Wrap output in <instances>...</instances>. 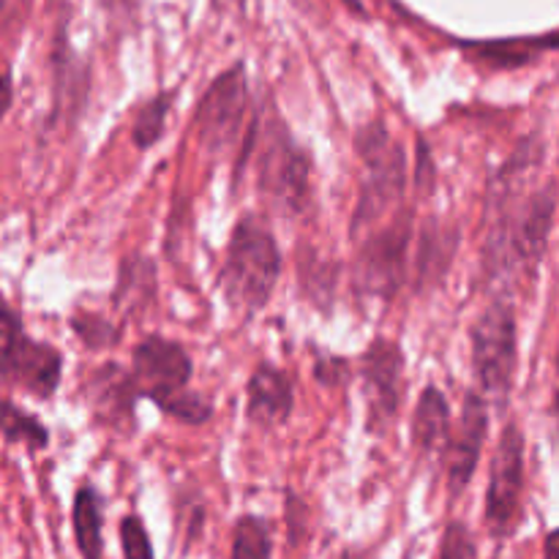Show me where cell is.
Wrapping results in <instances>:
<instances>
[{
	"mask_svg": "<svg viewBox=\"0 0 559 559\" xmlns=\"http://www.w3.org/2000/svg\"><path fill=\"white\" fill-rule=\"evenodd\" d=\"M129 374L136 399H147L169 418L189 426L211 420L213 402L189 388L194 366L183 344L164 336H145L131 353Z\"/></svg>",
	"mask_w": 559,
	"mask_h": 559,
	"instance_id": "obj_1",
	"label": "cell"
},
{
	"mask_svg": "<svg viewBox=\"0 0 559 559\" xmlns=\"http://www.w3.org/2000/svg\"><path fill=\"white\" fill-rule=\"evenodd\" d=\"M282 276V254L267 224L257 216H243L229 235L224 251L218 287L229 309L243 317L260 314Z\"/></svg>",
	"mask_w": 559,
	"mask_h": 559,
	"instance_id": "obj_2",
	"label": "cell"
},
{
	"mask_svg": "<svg viewBox=\"0 0 559 559\" xmlns=\"http://www.w3.org/2000/svg\"><path fill=\"white\" fill-rule=\"evenodd\" d=\"M254 142H260L257 156V189L284 216H298L311 200V162L309 151L295 142L287 123L278 115L254 123Z\"/></svg>",
	"mask_w": 559,
	"mask_h": 559,
	"instance_id": "obj_3",
	"label": "cell"
},
{
	"mask_svg": "<svg viewBox=\"0 0 559 559\" xmlns=\"http://www.w3.org/2000/svg\"><path fill=\"white\" fill-rule=\"evenodd\" d=\"M355 151L366 167L358 207H355L353 216V235H358L360 227H371L388 207H393L404 197L407 156H404V147L391 136L388 126L380 120L360 126V131L355 134Z\"/></svg>",
	"mask_w": 559,
	"mask_h": 559,
	"instance_id": "obj_4",
	"label": "cell"
},
{
	"mask_svg": "<svg viewBox=\"0 0 559 559\" xmlns=\"http://www.w3.org/2000/svg\"><path fill=\"white\" fill-rule=\"evenodd\" d=\"M473 371L484 399H506L513 388L519 364V333L513 306L495 300L469 328Z\"/></svg>",
	"mask_w": 559,
	"mask_h": 559,
	"instance_id": "obj_5",
	"label": "cell"
},
{
	"mask_svg": "<svg viewBox=\"0 0 559 559\" xmlns=\"http://www.w3.org/2000/svg\"><path fill=\"white\" fill-rule=\"evenodd\" d=\"M555 180L535 191L522 207H516L513 216L500 222V227L489 238V267L502 265H540L549 246L551 227H555Z\"/></svg>",
	"mask_w": 559,
	"mask_h": 559,
	"instance_id": "obj_6",
	"label": "cell"
},
{
	"mask_svg": "<svg viewBox=\"0 0 559 559\" xmlns=\"http://www.w3.org/2000/svg\"><path fill=\"white\" fill-rule=\"evenodd\" d=\"M524 497V431L519 424H508L497 442L495 462L486 489V527L495 538H508L522 522Z\"/></svg>",
	"mask_w": 559,
	"mask_h": 559,
	"instance_id": "obj_7",
	"label": "cell"
},
{
	"mask_svg": "<svg viewBox=\"0 0 559 559\" xmlns=\"http://www.w3.org/2000/svg\"><path fill=\"white\" fill-rule=\"evenodd\" d=\"M246 107H249V85H246L243 66L227 69L211 82L194 118L197 136L207 153L222 156L233 151L243 131Z\"/></svg>",
	"mask_w": 559,
	"mask_h": 559,
	"instance_id": "obj_8",
	"label": "cell"
},
{
	"mask_svg": "<svg viewBox=\"0 0 559 559\" xmlns=\"http://www.w3.org/2000/svg\"><path fill=\"white\" fill-rule=\"evenodd\" d=\"M63 377V353L36 342L22 328L0 338V382L41 402L55 396Z\"/></svg>",
	"mask_w": 559,
	"mask_h": 559,
	"instance_id": "obj_9",
	"label": "cell"
},
{
	"mask_svg": "<svg viewBox=\"0 0 559 559\" xmlns=\"http://www.w3.org/2000/svg\"><path fill=\"white\" fill-rule=\"evenodd\" d=\"M413 240L409 216H399L382 233L366 238L355 262V282L369 298H393L407 282V251Z\"/></svg>",
	"mask_w": 559,
	"mask_h": 559,
	"instance_id": "obj_10",
	"label": "cell"
},
{
	"mask_svg": "<svg viewBox=\"0 0 559 559\" xmlns=\"http://www.w3.org/2000/svg\"><path fill=\"white\" fill-rule=\"evenodd\" d=\"M366 402H369V431H385L396 420L402 404L404 353L393 338L377 336L360 355Z\"/></svg>",
	"mask_w": 559,
	"mask_h": 559,
	"instance_id": "obj_11",
	"label": "cell"
},
{
	"mask_svg": "<svg viewBox=\"0 0 559 559\" xmlns=\"http://www.w3.org/2000/svg\"><path fill=\"white\" fill-rule=\"evenodd\" d=\"M486 431H489V402L478 391H469L464 396L462 415H459L456 426L451 424L445 448H442L451 497L462 495L473 480L480 451H484Z\"/></svg>",
	"mask_w": 559,
	"mask_h": 559,
	"instance_id": "obj_12",
	"label": "cell"
},
{
	"mask_svg": "<svg viewBox=\"0 0 559 559\" xmlns=\"http://www.w3.org/2000/svg\"><path fill=\"white\" fill-rule=\"evenodd\" d=\"M82 396L98 426L115 431L134 429V407L140 399L134 393L131 374L118 364H104L91 371L82 382Z\"/></svg>",
	"mask_w": 559,
	"mask_h": 559,
	"instance_id": "obj_13",
	"label": "cell"
},
{
	"mask_svg": "<svg viewBox=\"0 0 559 559\" xmlns=\"http://www.w3.org/2000/svg\"><path fill=\"white\" fill-rule=\"evenodd\" d=\"M295 407L293 382L278 366L260 364L246 382V415L254 426L276 429L287 424Z\"/></svg>",
	"mask_w": 559,
	"mask_h": 559,
	"instance_id": "obj_14",
	"label": "cell"
},
{
	"mask_svg": "<svg viewBox=\"0 0 559 559\" xmlns=\"http://www.w3.org/2000/svg\"><path fill=\"white\" fill-rule=\"evenodd\" d=\"M448 431H451V407L448 399L442 396L440 388L426 385L415 404L413 415V442L420 453L431 456L440 448H445Z\"/></svg>",
	"mask_w": 559,
	"mask_h": 559,
	"instance_id": "obj_15",
	"label": "cell"
},
{
	"mask_svg": "<svg viewBox=\"0 0 559 559\" xmlns=\"http://www.w3.org/2000/svg\"><path fill=\"white\" fill-rule=\"evenodd\" d=\"M71 524H74V540L82 559H102V495L93 486H80L71 506Z\"/></svg>",
	"mask_w": 559,
	"mask_h": 559,
	"instance_id": "obj_16",
	"label": "cell"
},
{
	"mask_svg": "<svg viewBox=\"0 0 559 559\" xmlns=\"http://www.w3.org/2000/svg\"><path fill=\"white\" fill-rule=\"evenodd\" d=\"M153 289H156V267L153 262L142 260V257H129L120 262L118 284H115V306L118 309H134V306H145L151 300Z\"/></svg>",
	"mask_w": 559,
	"mask_h": 559,
	"instance_id": "obj_17",
	"label": "cell"
},
{
	"mask_svg": "<svg viewBox=\"0 0 559 559\" xmlns=\"http://www.w3.org/2000/svg\"><path fill=\"white\" fill-rule=\"evenodd\" d=\"M0 435L11 445H25L27 451L36 453L49 445V431L36 415L25 413L14 402H0Z\"/></svg>",
	"mask_w": 559,
	"mask_h": 559,
	"instance_id": "obj_18",
	"label": "cell"
},
{
	"mask_svg": "<svg viewBox=\"0 0 559 559\" xmlns=\"http://www.w3.org/2000/svg\"><path fill=\"white\" fill-rule=\"evenodd\" d=\"M229 559H273V538L265 519L246 513L235 522Z\"/></svg>",
	"mask_w": 559,
	"mask_h": 559,
	"instance_id": "obj_19",
	"label": "cell"
},
{
	"mask_svg": "<svg viewBox=\"0 0 559 559\" xmlns=\"http://www.w3.org/2000/svg\"><path fill=\"white\" fill-rule=\"evenodd\" d=\"M456 235L437 233V227L426 229L418 254V282L440 278L448 271V262H451L453 249H456Z\"/></svg>",
	"mask_w": 559,
	"mask_h": 559,
	"instance_id": "obj_20",
	"label": "cell"
},
{
	"mask_svg": "<svg viewBox=\"0 0 559 559\" xmlns=\"http://www.w3.org/2000/svg\"><path fill=\"white\" fill-rule=\"evenodd\" d=\"M169 104H173V93H162V96L142 104V109L134 118V129H131V140H134V145L140 147V151H151V147L164 136Z\"/></svg>",
	"mask_w": 559,
	"mask_h": 559,
	"instance_id": "obj_21",
	"label": "cell"
},
{
	"mask_svg": "<svg viewBox=\"0 0 559 559\" xmlns=\"http://www.w3.org/2000/svg\"><path fill=\"white\" fill-rule=\"evenodd\" d=\"M71 331H74V336H80V342L87 349H107L120 342V328L102 320L98 314H91V311H80V314L71 317Z\"/></svg>",
	"mask_w": 559,
	"mask_h": 559,
	"instance_id": "obj_22",
	"label": "cell"
},
{
	"mask_svg": "<svg viewBox=\"0 0 559 559\" xmlns=\"http://www.w3.org/2000/svg\"><path fill=\"white\" fill-rule=\"evenodd\" d=\"M120 546H123L126 559H156L153 557V544L145 530V522L136 513H129L120 522Z\"/></svg>",
	"mask_w": 559,
	"mask_h": 559,
	"instance_id": "obj_23",
	"label": "cell"
},
{
	"mask_svg": "<svg viewBox=\"0 0 559 559\" xmlns=\"http://www.w3.org/2000/svg\"><path fill=\"white\" fill-rule=\"evenodd\" d=\"M478 55L497 66H524L535 58V44H486L478 49Z\"/></svg>",
	"mask_w": 559,
	"mask_h": 559,
	"instance_id": "obj_24",
	"label": "cell"
},
{
	"mask_svg": "<svg viewBox=\"0 0 559 559\" xmlns=\"http://www.w3.org/2000/svg\"><path fill=\"white\" fill-rule=\"evenodd\" d=\"M440 559H475V540L462 522L448 524L445 535H442Z\"/></svg>",
	"mask_w": 559,
	"mask_h": 559,
	"instance_id": "obj_25",
	"label": "cell"
},
{
	"mask_svg": "<svg viewBox=\"0 0 559 559\" xmlns=\"http://www.w3.org/2000/svg\"><path fill=\"white\" fill-rule=\"evenodd\" d=\"M314 377H317V382H322L325 388H338L349 380V364L342 358L322 355V358H317Z\"/></svg>",
	"mask_w": 559,
	"mask_h": 559,
	"instance_id": "obj_26",
	"label": "cell"
},
{
	"mask_svg": "<svg viewBox=\"0 0 559 559\" xmlns=\"http://www.w3.org/2000/svg\"><path fill=\"white\" fill-rule=\"evenodd\" d=\"M9 107H11V82L9 76L0 74V118L9 112Z\"/></svg>",
	"mask_w": 559,
	"mask_h": 559,
	"instance_id": "obj_27",
	"label": "cell"
},
{
	"mask_svg": "<svg viewBox=\"0 0 559 559\" xmlns=\"http://www.w3.org/2000/svg\"><path fill=\"white\" fill-rule=\"evenodd\" d=\"M557 530H551L549 535H546V544H544V559H557Z\"/></svg>",
	"mask_w": 559,
	"mask_h": 559,
	"instance_id": "obj_28",
	"label": "cell"
}]
</instances>
